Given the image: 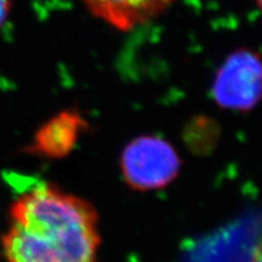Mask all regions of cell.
I'll return each instance as SVG.
<instances>
[{
  "label": "cell",
  "mask_w": 262,
  "mask_h": 262,
  "mask_svg": "<svg viewBox=\"0 0 262 262\" xmlns=\"http://www.w3.org/2000/svg\"><path fill=\"white\" fill-rule=\"evenodd\" d=\"M3 235L8 262H97V212L86 201L49 183L22 193Z\"/></svg>",
  "instance_id": "1"
},
{
  "label": "cell",
  "mask_w": 262,
  "mask_h": 262,
  "mask_svg": "<svg viewBox=\"0 0 262 262\" xmlns=\"http://www.w3.org/2000/svg\"><path fill=\"white\" fill-rule=\"evenodd\" d=\"M181 160L176 149L159 136L134 139L124 148L120 169L127 185L136 191H153L168 186L179 175Z\"/></svg>",
  "instance_id": "2"
},
{
  "label": "cell",
  "mask_w": 262,
  "mask_h": 262,
  "mask_svg": "<svg viewBox=\"0 0 262 262\" xmlns=\"http://www.w3.org/2000/svg\"><path fill=\"white\" fill-rule=\"evenodd\" d=\"M212 97L221 108L249 111L262 100V58L249 49L228 55L215 73Z\"/></svg>",
  "instance_id": "3"
},
{
  "label": "cell",
  "mask_w": 262,
  "mask_h": 262,
  "mask_svg": "<svg viewBox=\"0 0 262 262\" xmlns=\"http://www.w3.org/2000/svg\"><path fill=\"white\" fill-rule=\"evenodd\" d=\"M88 126L89 124L79 112L62 111L39 127L28 152L50 159L64 158L75 148Z\"/></svg>",
  "instance_id": "4"
},
{
  "label": "cell",
  "mask_w": 262,
  "mask_h": 262,
  "mask_svg": "<svg viewBox=\"0 0 262 262\" xmlns=\"http://www.w3.org/2000/svg\"><path fill=\"white\" fill-rule=\"evenodd\" d=\"M90 14L118 31L129 32L148 24L175 0H81Z\"/></svg>",
  "instance_id": "5"
},
{
  "label": "cell",
  "mask_w": 262,
  "mask_h": 262,
  "mask_svg": "<svg viewBox=\"0 0 262 262\" xmlns=\"http://www.w3.org/2000/svg\"><path fill=\"white\" fill-rule=\"evenodd\" d=\"M11 11V0H0V28L8 19Z\"/></svg>",
  "instance_id": "6"
},
{
  "label": "cell",
  "mask_w": 262,
  "mask_h": 262,
  "mask_svg": "<svg viewBox=\"0 0 262 262\" xmlns=\"http://www.w3.org/2000/svg\"><path fill=\"white\" fill-rule=\"evenodd\" d=\"M253 262H262V244L255 249V253L253 255Z\"/></svg>",
  "instance_id": "7"
},
{
  "label": "cell",
  "mask_w": 262,
  "mask_h": 262,
  "mask_svg": "<svg viewBox=\"0 0 262 262\" xmlns=\"http://www.w3.org/2000/svg\"><path fill=\"white\" fill-rule=\"evenodd\" d=\"M256 4L258 6V9H260L261 12H262V0H256Z\"/></svg>",
  "instance_id": "8"
}]
</instances>
